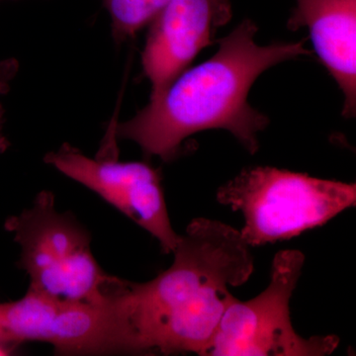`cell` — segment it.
<instances>
[{"instance_id": "obj_7", "label": "cell", "mask_w": 356, "mask_h": 356, "mask_svg": "<svg viewBox=\"0 0 356 356\" xmlns=\"http://www.w3.org/2000/svg\"><path fill=\"white\" fill-rule=\"evenodd\" d=\"M114 153V152H113ZM88 158L76 147L63 145L44 156L65 177L95 192L106 202L146 229L165 254H172L180 235L175 233L166 208L161 170L140 161H120L118 154Z\"/></svg>"}, {"instance_id": "obj_12", "label": "cell", "mask_w": 356, "mask_h": 356, "mask_svg": "<svg viewBox=\"0 0 356 356\" xmlns=\"http://www.w3.org/2000/svg\"><path fill=\"white\" fill-rule=\"evenodd\" d=\"M4 123H6V110L0 103V154L6 153L10 147V142L4 134Z\"/></svg>"}, {"instance_id": "obj_2", "label": "cell", "mask_w": 356, "mask_h": 356, "mask_svg": "<svg viewBox=\"0 0 356 356\" xmlns=\"http://www.w3.org/2000/svg\"><path fill=\"white\" fill-rule=\"evenodd\" d=\"M257 30L254 21L243 20L220 40L213 57L182 72L132 119L115 124L116 138L137 143L149 158L170 161L193 134L222 129L257 153L269 119L248 102L252 84L274 65L312 54L304 41L261 46Z\"/></svg>"}, {"instance_id": "obj_9", "label": "cell", "mask_w": 356, "mask_h": 356, "mask_svg": "<svg viewBox=\"0 0 356 356\" xmlns=\"http://www.w3.org/2000/svg\"><path fill=\"white\" fill-rule=\"evenodd\" d=\"M288 29L306 27L314 50L344 96L343 114L356 112V0H296Z\"/></svg>"}, {"instance_id": "obj_3", "label": "cell", "mask_w": 356, "mask_h": 356, "mask_svg": "<svg viewBox=\"0 0 356 356\" xmlns=\"http://www.w3.org/2000/svg\"><path fill=\"white\" fill-rule=\"evenodd\" d=\"M217 200L242 212L245 227L241 235L252 248L324 226L355 206L356 185L255 166L220 187Z\"/></svg>"}, {"instance_id": "obj_1", "label": "cell", "mask_w": 356, "mask_h": 356, "mask_svg": "<svg viewBox=\"0 0 356 356\" xmlns=\"http://www.w3.org/2000/svg\"><path fill=\"white\" fill-rule=\"evenodd\" d=\"M172 254V266L154 280L115 283L135 355L203 356L236 298L229 288L245 284L254 273V255L241 232L216 220H192Z\"/></svg>"}, {"instance_id": "obj_13", "label": "cell", "mask_w": 356, "mask_h": 356, "mask_svg": "<svg viewBox=\"0 0 356 356\" xmlns=\"http://www.w3.org/2000/svg\"><path fill=\"white\" fill-rule=\"evenodd\" d=\"M9 353H10V350L6 346L0 343V356L9 355Z\"/></svg>"}, {"instance_id": "obj_11", "label": "cell", "mask_w": 356, "mask_h": 356, "mask_svg": "<svg viewBox=\"0 0 356 356\" xmlns=\"http://www.w3.org/2000/svg\"><path fill=\"white\" fill-rule=\"evenodd\" d=\"M18 70H19V63L15 58L0 60V95H6L10 89V83L17 74Z\"/></svg>"}, {"instance_id": "obj_5", "label": "cell", "mask_w": 356, "mask_h": 356, "mask_svg": "<svg viewBox=\"0 0 356 356\" xmlns=\"http://www.w3.org/2000/svg\"><path fill=\"white\" fill-rule=\"evenodd\" d=\"M304 264L305 255L300 250L277 252L268 287L250 301L231 302L203 356L332 355L339 346V337H304L292 325L290 300Z\"/></svg>"}, {"instance_id": "obj_4", "label": "cell", "mask_w": 356, "mask_h": 356, "mask_svg": "<svg viewBox=\"0 0 356 356\" xmlns=\"http://www.w3.org/2000/svg\"><path fill=\"white\" fill-rule=\"evenodd\" d=\"M21 250L20 266L29 274V291L67 301L103 303L116 277L103 273L93 257L90 238L74 219L58 212L51 192L6 222Z\"/></svg>"}, {"instance_id": "obj_6", "label": "cell", "mask_w": 356, "mask_h": 356, "mask_svg": "<svg viewBox=\"0 0 356 356\" xmlns=\"http://www.w3.org/2000/svg\"><path fill=\"white\" fill-rule=\"evenodd\" d=\"M30 341L50 343L60 355H135L115 286L103 303L51 298L28 290L17 301L0 304V343L7 348Z\"/></svg>"}, {"instance_id": "obj_10", "label": "cell", "mask_w": 356, "mask_h": 356, "mask_svg": "<svg viewBox=\"0 0 356 356\" xmlns=\"http://www.w3.org/2000/svg\"><path fill=\"white\" fill-rule=\"evenodd\" d=\"M170 0H103L111 17L112 37L120 44L149 26Z\"/></svg>"}, {"instance_id": "obj_8", "label": "cell", "mask_w": 356, "mask_h": 356, "mask_svg": "<svg viewBox=\"0 0 356 356\" xmlns=\"http://www.w3.org/2000/svg\"><path fill=\"white\" fill-rule=\"evenodd\" d=\"M233 16L231 0H170L152 20L142 53L143 74L161 95Z\"/></svg>"}]
</instances>
